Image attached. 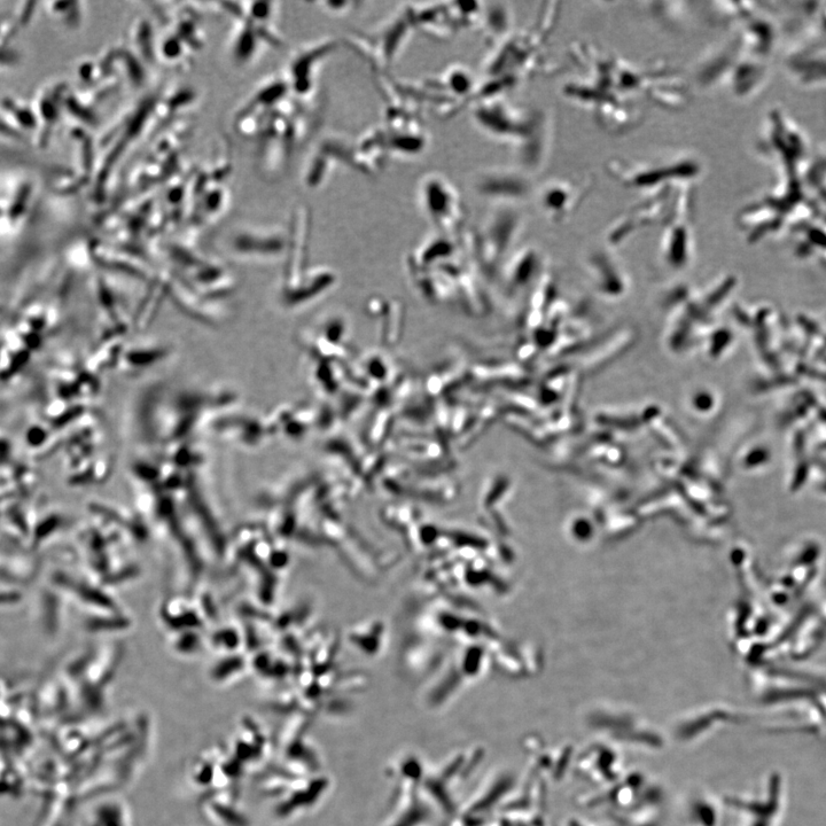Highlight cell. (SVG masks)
Returning <instances> with one entry per match:
<instances>
[{"mask_svg":"<svg viewBox=\"0 0 826 826\" xmlns=\"http://www.w3.org/2000/svg\"><path fill=\"white\" fill-rule=\"evenodd\" d=\"M573 58L584 74L567 85L566 95L591 109L613 132L636 126L642 118V100L667 108L685 103L683 82L673 69L633 65L586 44L575 46Z\"/></svg>","mask_w":826,"mask_h":826,"instance_id":"1","label":"cell"},{"mask_svg":"<svg viewBox=\"0 0 826 826\" xmlns=\"http://www.w3.org/2000/svg\"><path fill=\"white\" fill-rule=\"evenodd\" d=\"M472 115L487 135L516 145L527 167H539L549 129L543 114L522 112L501 98H493L475 103Z\"/></svg>","mask_w":826,"mask_h":826,"instance_id":"2","label":"cell"},{"mask_svg":"<svg viewBox=\"0 0 826 826\" xmlns=\"http://www.w3.org/2000/svg\"><path fill=\"white\" fill-rule=\"evenodd\" d=\"M611 174L630 189L656 191L669 185L691 183L697 177L700 167L689 158L669 162L640 163L614 162Z\"/></svg>","mask_w":826,"mask_h":826,"instance_id":"3","label":"cell"},{"mask_svg":"<svg viewBox=\"0 0 826 826\" xmlns=\"http://www.w3.org/2000/svg\"><path fill=\"white\" fill-rule=\"evenodd\" d=\"M419 199L424 213L443 235H454L463 228V200L448 178L440 174L425 176L419 185Z\"/></svg>","mask_w":826,"mask_h":826,"instance_id":"4","label":"cell"},{"mask_svg":"<svg viewBox=\"0 0 826 826\" xmlns=\"http://www.w3.org/2000/svg\"><path fill=\"white\" fill-rule=\"evenodd\" d=\"M520 221V214L513 205H498L487 217L475 241L480 260L489 266L488 268H493L495 262L508 249L512 239L516 237Z\"/></svg>","mask_w":826,"mask_h":826,"instance_id":"5","label":"cell"},{"mask_svg":"<svg viewBox=\"0 0 826 826\" xmlns=\"http://www.w3.org/2000/svg\"><path fill=\"white\" fill-rule=\"evenodd\" d=\"M413 30L415 26L408 10L405 9L386 22L378 34L363 42L364 45H368L362 46L364 53L370 54V60L376 62L378 67L392 66L401 56Z\"/></svg>","mask_w":826,"mask_h":826,"instance_id":"6","label":"cell"},{"mask_svg":"<svg viewBox=\"0 0 826 826\" xmlns=\"http://www.w3.org/2000/svg\"><path fill=\"white\" fill-rule=\"evenodd\" d=\"M479 196L496 201L498 205H514L524 200L532 187L528 178L511 169H487L474 179Z\"/></svg>","mask_w":826,"mask_h":826,"instance_id":"7","label":"cell"},{"mask_svg":"<svg viewBox=\"0 0 826 826\" xmlns=\"http://www.w3.org/2000/svg\"><path fill=\"white\" fill-rule=\"evenodd\" d=\"M339 49V42L324 40L311 44L295 54L291 61L290 76L293 90L306 96L313 91L315 76L319 66Z\"/></svg>","mask_w":826,"mask_h":826,"instance_id":"8","label":"cell"},{"mask_svg":"<svg viewBox=\"0 0 826 826\" xmlns=\"http://www.w3.org/2000/svg\"><path fill=\"white\" fill-rule=\"evenodd\" d=\"M587 191V183L578 185L566 181H553L541 190L540 205L553 220H561L579 207Z\"/></svg>","mask_w":826,"mask_h":826,"instance_id":"9","label":"cell"},{"mask_svg":"<svg viewBox=\"0 0 826 826\" xmlns=\"http://www.w3.org/2000/svg\"><path fill=\"white\" fill-rule=\"evenodd\" d=\"M407 10L415 29L433 37L448 38L459 29L446 3L411 5Z\"/></svg>","mask_w":826,"mask_h":826,"instance_id":"10","label":"cell"},{"mask_svg":"<svg viewBox=\"0 0 826 826\" xmlns=\"http://www.w3.org/2000/svg\"><path fill=\"white\" fill-rule=\"evenodd\" d=\"M387 150L405 157H413L423 153L427 139L422 131L415 128L391 130L386 136Z\"/></svg>","mask_w":826,"mask_h":826,"instance_id":"11","label":"cell"},{"mask_svg":"<svg viewBox=\"0 0 826 826\" xmlns=\"http://www.w3.org/2000/svg\"><path fill=\"white\" fill-rule=\"evenodd\" d=\"M444 91L450 93L454 97L471 99L478 84L475 83L474 77L463 66H451L443 73L442 79L439 82Z\"/></svg>","mask_w":826,"mask_h":826,"instance_id":"12","label":"cell"},{"mask_svg":"<svg viewBox=\"0 0 826 826\" xmlns=\"http://www.w3.org/2000/svg\"><path fill=\"white\" fill-rule=\"evenodd\" d=\"M455 252L456 246L453 241L450 240L449 236L443 235L428 240L426 244L420 247L413 262L418 268L424 269L442 259L453 257Z\"/></svg>","mask_w":826,"mask_h":826,"instance_id":"13","label":"cell"},{"mask_svg":"<svg viewBox=\"0 0 826 826\" xmlns=\"http://www.w3.org/2000/svg\"><path fill=\"white\" fill-rule=\"evenodd\" d=\"M510 14L508 9H505V6L501 4H493L489 5L487 9H483L482 21L481 26L485 27L487 34L490 38H493L496 41V38H500V41L504 40L506 36L509 35L508 29L510 28Z\"/></svg>","mask_w":826,"mask_h":826,"instance_id":"14","label":"cell"},{"mask_svg":"<svg viewBox=\"0 0 826 826\" xmlns=\"http://www.w3.org/2000/svg\"><path fill=\"white\" fill-rule=\"evenodd\" d=\"M356 5L354 2H344V0H340V2L323 3L325 10L337 15H346L352 12Z\"/></svg>","mask_w":826,"mask_h":826,"instance_id":"15","label":"cell"}]
</instances>
